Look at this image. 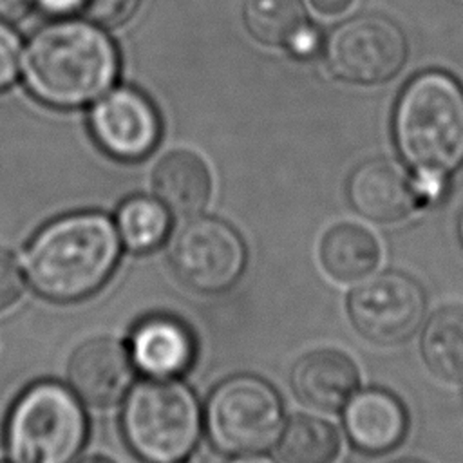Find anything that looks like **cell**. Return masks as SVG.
Here are the masks:
<instances>
[{"label": "cell", "mask_w": 463, "mask_h": 463, "mask_svg": "<svg viewBox=\"0 0 463 463\" xmlns=\"http://www.w3.org/2000/svg\"><path fill=\"white\" fill-rule=\"evenodd\" d=\"M33 0H0V20L11 24L24 18Z\"/></svg>", "instance_id": "cell-25"}, {"label": "cell", "mask_w": 463, "mask_h": 463, "mask_svg": "<svg viewBox=\"0 0 463 463\" xmlns=\"http://www.w3.org/2000/svg\"><path fill=\"white\" fill-rule=\"evenodd\" d=\"M203 412L188 385L148 378L128 389L121 430L128 449L145 463H181L197 447Z\"/></svg>", "instance_id": "cell-4"}, {"label": "cell", "mask_w": 463, "mask_h": 463, "mask_svg": "<svg viewBox=\"0 0 463 463\" xmlns=\"http://www.w3.org/2000/svg\"><path fill=\"white\" fill-rule=\"evenodd\" d=\"M128 353L134 367L143 374L150 378H175L192 365L195 340L181 320L156 315L134 327Z\"/></svg>", "instance_id": "cell-13"}, {"label": "cell", "mask_w": 463, "mask_h": 463, "mask_svg": "<svg viewBox=\"0 0 463 463\" xmlns=\"http://www.w3.org/2000/svg\"><path fill=\"white\" fill-rule=\"evenodd\" d=\"M347 309L362 336L380 345H394L418 329L425 298L412 279L387 271L362 280L351 291Z\"/></svg>", "instance_id": "cell-9"}, {"label": "cell", "mask_w": 463, "mask_h": 463, "mask_svg": "<svg viewBox=\"0 0 463 463\" xmlns=\"http://www.w3.org/2000/svg\"><path fill=\"white\" fill-rule=\"evenodd\" d=\"M141 0H85L81 9L83 14L105 27H116L125 24L139 7Z\"/></svg>", "instance_id": "cell-22"}, {"label": "cell", "mask_w": 463, "mask_h": 463, "mask_svg": "<svg viewBox=\"0 0 463 463\" xmlns=\"http://www.w3.org/2000/svg\"><path fill=\"white\" fill-rule=\"evenodd\" d=\"M347 194L356 212L378 222L400 221L416 206V188L407 172L383 157L362 163L349 177Z\"/></svg>", "instance_id": "cell-12"}, {"label": "cell", "mask_w": 463, "mask_h": 463, "mask_svg": "<svg viewBox=\"0 0 463 463\" xmlns=\"http://www.w3.org/2000/svg\"><path fill=\"white\" fill-rule=\"evenodd\" d=\"M22 42L16 31L0 20V90L11 87L18 74L22 63Z\"/></svg>", "instance_id": "cell-24"}, {"label": "cell", "mask_w": 463, "mask_h": 463, "mask_svg": "<svg viewBox=\"0 0 463 463\" xmlns=\"http://www.w3.org/2000/svg\"><path fill=\"white\" fill-rule=\"evenodd\" d=\"M394 136L403 159L427 179L463 163V89L449 74L429 71L402 92Z\"/></svg>", "instance_id": "cell-3"}, {"label": "cell", "mask_w": 463, "mask_h": 463, "mask_svg": "<svg viewBox=\"0 0 463 463\" xmlns=\"http://www.w3.org/2000/svg\"><path fill=\"white\" fill-rule=\"evenodd\" d=\"M71 389L96 407L118 403L132 387L134 364L128 347L112 336L83 342L67 365Z\"/></svg>", "instance_id": "cell-11"}, {"label": "cell", "mask_w": 463, "mask_h": 463, "mask_svg": "<svg viewBox=\"0 0 463 463\" xmlns=\"http://www.w3.org/2000/svg\"><path fill=\"white\" fill-rule=\"evenodd\" d=\"M291 387L306 405L335 412L345 407L358 387L354 362L336 349H317L304 354L291 371Z\"/></svg>", "instance_id": "cell-14"}, {"label": "cell", "mask_w": 463, "mask_h": 463, "mask_svg": "<svg viewBox=\"0 0 463 463\" xmlns=\"http://www.w3.org/2000/svg\"><path fill=\"white\" fill-rule=\"evenodd\" d=\"M398 463H418V461H398Z\"/></svg>", "instance_id": "cell-31"}, {"label": "cell", "mask_w": 463, "mask_h": 463, "mask_svg": "<svg viewBox=\"0 0 463 463\" xmlns=\"http://www.w3.org/2000/svg\"><path fill=\"white\" fill-rule=\"evenodd\" d=\"M96 143L112 157L137 161L146 157L161 134L159 116L145 94L130 87L107 90L94 101L89 116Z\"/></svg>", "instance_id": "cell-10"}, {"label": "cell", "mask_w": 463, "mask_h": 463, "mask_svg": "<svg viewBox=\"0 0 463 463\" xmlns=\"http://www.w3.org/2000/svg\"><path fill=\"white\" fill-rule=\"evenodd\" d=\"M170 266L192 289L221 293L244 271L246 246L233 226L215 217H194L172 237Z\"/></svg>", "instance_id": "cell-7"}, {"label": "cell", "mask_w": 463, "mask_h": 463, "mask_svg": "<svg viewBox=\"0 0 463 463\" xmlns=\"http://www.w3.org/2000/svg\"><path fill=\"white\" fill-rule=\"evenodd\" d=\"M345 430L356 449L383 454L396 449L407 432V412L387 391L369 389L345 403Z\"/></svg>", "instance_id": "cell-15"}, {"label": "cell", "mask_w": 463, "mask_h": 463, "mask_svg": "<svg viewBox=\"0 0 463 463\" xmlns=\"http://www.w3.org/2000/svg\"><path fill=\"white\" fill-rule=\"evenodd\" d=\"M0 463H9V461H0Z\"/></svg>", "instance_id": "cell-32"}, {"label": "cell", "mask_w": 463, "mask_h": 463, "mask_svg": "<svg viewBox=\"0 0 463 463\" xmlns=\"http://www.w3.org/2000/svg\"><path fill=\"white\" fill-rule=\"evenodd\" d=\"M320 260L326 271L342 282L365 279L380 260V246L365 228L342 222L333 226L322 239Z\"/></svg>", "instance_id": "cell-17"}, {"label": "cell", "mask_w": 463, "mask_h": 463, "mask_svg": "<svg viewBox=\"0 0 463 463\" xmlns=\"http://www.w3.org/2000/svg\"><path fill=\"white\" fill-rule=\"evenodd\" d=\"M78 394L60 382H36L9 411L5 449L13 463H72L87 439Z\"/></svg>", "instance_id": "cell-5"}, {"label": "cell", "mask_w": 463, "mask_h": 463, "mask_svg": "<svg viewBox=\"0 0 463 463\" xmlns=\"http://www.w3.org/2000/svg\"><path fill=\"white\" fill-rule=\"evenodd\" d=\"M203 423L219 452L232 456L260 454L280 439L284 405L266 380L237 374L212 391Z\"/></svg>", "instance_id": "cell-6"}, {"label": "cell", "mask_w": 463, "mask_h": 463, "mask_svg": "<svg viewBox=\"0 0 463 463\" xmlns=\"http://www.w3.org/2000/svg\"><path fill=\"white\" fill-rule=\"evenodd\" d=\"M242 20L257 42L284 47L307 25L300 0H244Z\"/></svg>", "instance_id": "cell-21"}, {"label": "cell", "mask_w": 463, "mask_h": 463, "mask_svg": "<svg viewBox=\"0 0 463 463\" xmlns=\"http://www.w3.org/2000/svg\"><path fill=\"white\" fill-rule=\"evenodd\" d=\"M459 235H461V241H463V213H461V221H459Z\"/></svg>", "instance_id": "cell-30"}, {"label": "cell", "mask_w": 463, "mask_h": 463, "mask_svg": "<svg viewBox=\"0 0 463 463\" xmlns=\"http://www.w3.org/2000/svg\"><path fill=\"white\" fill-rule=\"evenodd\" d=\"M172 213L157 199L132 195L125 199L116 213V228L121 242L134 253L157 250L168 237Z\"/></svg>", "instance_id": "cell-19"}, {"label": "cell", "mask_w": 463, "mask_h": 463, "mask_svg": "<svg viewBox=\"0 0 463 463\" xmlns=\"http://www.w3.org/2000/svg\"><path fill=\"white\" fill-rule=\"evenodd\" d=\"M353 2L354 0H309V4L313 5L315 11H318L322 14H329V16L344 13L345 9L351 7Z\"/></svg>", "instance_id": "cell-27"}, {"label": "cell", "mask_w": 463, "mask_h": 463, "mask_svg": "<svg viewBox=\"0 0 463 463\" xmlns=\"http://www.w3.org/2000/svg\"><path fill=\"white\" fill-rule=\"evenodd\" d=\"M38 7L54 14H67L83 5L85 0H33Z\"/></svg>", "instance_id": "cell-26"}, {"label": "cell", "mask_w": 463, "mask_h": 463, "mask_svg": "<svg viewBox=\"0 0 463 463\" xmlns=\"http://www.w3.org/2000/svg\"><path fill=\"white\" fill-rule=\"evenodd\" d=\"M421 353L441 380H463V306H445L432 315L421 336Z\"/></svg>", "instance_id": "cell-18"}, {"label": "cell", "mask_w": 463, "mask_h": 463, "mask_svg": "<svg viewBox=\"0 0 463 463\" xmlns=\"http://www.w3.org/2000/svg\"><path fill=\"white\" fill-rule=\"evenodd\" d=\"M119 255L116 222L101 212H76L51 221L31 239L25 277L42 297L74 302L110 279Z\"/></svg>", "instance_id": "cell-2"}, {"label": "cell", "mask_w": 463, "mask_h": 463, "mask_svg": "<svg viewBox=\"0 0 463 463\" xmlns=\"http://www.w3.org/2000/svg\"><path fill=\"white\" fill-rule=\"evenodd\" d=\"M78 463H116V461H112V459L107 458V456H87V458H83V459L78 461Z\"/></svg>", "instance_id": "cell-29"}, {"label": "cell", "mask_w": 463, "mask_h": 463, "mask_svg": "<svg viewBox=\"0 0 463 463\" xmlns=\"http://www.w3.org/2000/svg\"><path fill=\"white\" fill-rule=\"evenodd\" d=\"M230 463H277L268 456L262 454H244V456H237L233 461Z\"/></svg>", "instance_id": "cell-28"}, {"label": "cell", "mask_w": 463, "mask_h": 463, "mask_svg": "<svg viewBox=\"0 0 463 463\" xmlns=\"http://www.w3.org/2000/svg\"><path fill=\"white\" fill-rule=\"evenodd\" d=\"M340 447L338 430L315 416H295L279 439V450L286 463H335Z\"/></svg>", "instance_id": "cell-20"}, {"label": "cell", "mask_w": 463, "mask_h": 463, "mask_svg": "<svg viewBox=\"0 0 463 463\" xmlns=\"http://www.w3.org/2000/svg\"><path fill=\"white\" fill-rule=\"evenodd\" d=\"M118 51L94 22L58 20L40 27L22 51L20 72L40 101L71 109L96 101L114 83Z\"/></svg>", "instance_id": "cell-1"}, {"label": "cell", "mask_w": 463, "mask_h": 463, "mask_svg": "<svg viewBox=\"0 0 463 463\" xmlns=\"http://www.w3.org/2000/svg\"><path fill=\"white\" fill-rule=\"evenodd\" d=\"M25 291V273L16 257L0 248V313L13 307Z\"/></svg>", "instance_id": "cell-23"}, {"label": "cell", "mask_w": 463, "mask_h": 463, "mask_svg": "<svg viewBox=\"0 0 463 463\" xmlns=\"http://www.w3.org/2000/svg\"><path fill=\"white\" fill-rule=\"evenodd\" d=\"M407 54L400 27L380 14H360L335 27L326 42L329 71L349 83L374 85L391 80Z\"/></svg>", "instance_id": "cell-8"}, {"label": "cell", "mask_w": 463, "mask_h": 463, "mask_svg": "<svg viewBox=\"0 0 463 463\" xmlns=\"http://www.w3.org/2000/svg\"><path fill=\"white\" fill-rule=\"evenodd\" d=\"M152 188L170 213L194 217L206 208L212 197V175L197 154L174 150L156 165Z\"/></svg>", "instance_id": "cell-16"}]
</instances>
